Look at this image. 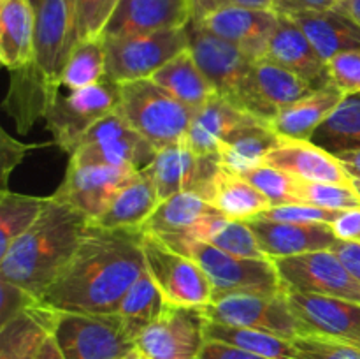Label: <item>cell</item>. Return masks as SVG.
<instances>
[{
	"label": "cell",
	"instance_id": "6da1fadb",
	"mask_svg": "<svg viewBox=\"0 0 360 359\" xmlns=\"http://www.w3.org/2000/svg\"><path fill=\"white\" fill-rule=\"evenodd\" d=\"M143 229L88 225L79 246L41 303L58 313H116L134 284L146 273Z\"/></svg>",
	"mask_w": 360,
	"mask_h": 359
},
{
	"label": "cell",
	"instance_id": "7a4b0ae2",
	"mask_svg": "<svg viewBox=\"0 0 360 359\" xmlns=\"http://www.w3.org/2000/svg\"><path fill=\"white\" fill-rule=\"evenodd\" d=\"M88 225L83 213L51 194L35 224L0 257V278L41 301L76 253Z\"/></svg>",
	"mask_w": 360,
	"mask_h": 359
},
{
	"label": "cell",
	"instance_id": "3957f363",
	"mask_svg": "<svg viewBox=\"0 0 360 359\" xmlns=\"http://www.w3.org/2000/svg\"><path fill=\"white\" fill-rule=\"evenodd\" d=\"M116 113L157 150L185 139L193 113L151 77L118 83Z\"/></svg>",
	"mask_w": 360,
	"mask_h": 359
},
{
	"label": "cell",
	"instance_id": "277c9868",
	"mask_svg": "<svg viewBox=\"0 0 360 359\" xmlns=\"http://www.w3.org/2000/svg\"><path fill=\"white\" fill-rule=\"evenodd\" d=\"M160 239L171 248L192 257L202 267L213 285L214 296L232 294V292H262V294L285 292L276 266L271 259H248V257L232 256L210 243L185 238V236H167Z\"/></svg>",
	"mask_w": 360,
	"mask_h": 359
},
{
	"label": "cell",
	"instance_id": "5b68a950",
	"mask_svg": "<svg viewBox=\"0 0 360 359\" xmlns=\"http://www.w3.org/2000/svg\"><path fill=\"white\" fill-rule=\"evenodd\" d=\"M60 84L55 101L46 113V127L53 136V144L72 153L88 130L116 111L118 83L105 76L101 83L79 90L62 92Z\"/></svg>",
	"mask_w": 360,
	"mask_h": 359
},
{
	"label": "cell",
	"instance_id": "8992f818",
	"mask_svg": "<svg viewBox=\"0 0 360 359\" xmlns=\"http://www.w3.org/2000/svg\"><path fill=\"white\" fill-rule=\"evenodd\" d=\"M105 70L115 83L148 80L169 60L188 49L186 27L129 37H104Z\"/></svg>",
	"mask_w": 360,
	"mask_h": 359
},
{
	"label": "cell",
	"instance_id": "52a82bcc",
	"mask_svg": "<svg viewBox=\"0 0 360 359\" xmlns=\"http://www.w3.org/2000/svg\"><path fill=\"white\" fill-rule=\"evenodd\" d=\"M143 248L146 270L164 296L165 305L204 308L213 301V285L192 257L171 248L150 232H144Z\"/></svg>",
	"mask_w": 360,
	"mask_h": 359
},
{
	"label": "cell",
	"instance_id": "ba28073f",
	"mask_svg": "<svg viewBox=\"0 0 360 359\" xmlns=\"http://www.w3.org/2000/svg\"><path fill=\"white\" fill-rule=\"evenodd\" d=\"M53 336L65 359H125L136 348L116 313H58Z\"/></svg>",
	"mask_w": 360,
	"mask_h": 359
},
{
	"label": "cell",
	"instance_id": "9c48e42d",
	"mask_svg": "<svg viewBox=\"0 0 360 359\" xmlns=\"http://www.w3.org/2000/svg\"><path fill=\"white\" fill-rule=\"evenodd\" d=\"M204 312L207 320L213 322L260 329L287 340L306 334L302 324L292 312L285 292H232L214 296L213 301L204 306Z\"/></svg>",
	"mask_w": 360,
	"mask_h": 359
},
{
	"label": "cell",
	"instance_id": "30bf717a",
	"mask_svg": "<svg viewBox=\"0 0 360 359\" xmlns=\"http://www.w3.org/2000/svg\"><path fill=\"white\" fill-rule=\"evenodd\" d=\"M157 148L134 130L116 111L95 123L70 153L69 162L143 171L157 157Z\"/></svg>",
	"mask_w": 360,
	"mask_h": 359
},
{
	"label": "cell",
	"instance_id": "8fae6325",
	"mask_svg": "<svg viewBox=\"0 0 360 359\" xmlns=\"http://www.w3.org/2000/svg\"><path fill=\"white\" fill-rule=\"evenodd\" d=\"M186 32L188 49L204 76L213 84L217 95L243 109L255 60L241 48L204 30L193 21L186 25Z\"/></svg>",
	"mask_w": 360,
	"mask_h": 359
},
{
	"label": "cell",
	"instance_id": "7c38bea8",
	"mask_svg": "<svg viewBox=\"0 0 360 359\" xmlns=\"http://www.w3.org/2000/svg\"><path fill=\"white\" fill-rule=\"evenodd\" d=\"M285 292L329 296L360 303V284L334 250L273 259Z\"/></svg>",
	"mask_w": 360,
	"mask_h": 359
},
{
	"label": "cell",
	"instance_id": "4fadbf2b",
	"mask_svg": "<svg viewBox=\"0 0 360 359\" xmlns=\"http://www.w3.org/2000/svg\"><path fill=\"white\" fill-rule=\"evenodd\" d=\"M207 317L199 306L165 305L137 336L136 347L151 359H197L206 336Z\"/></svg>",
	"mask_w": 360,
	"mask_h": 359
},
{
	"label": "cell",
	"instance_id": "5bb4252c",
	"mask_svg": "<svg viewBox=\"0 0 360 359\" xmlns=\"http://www.w3.org/2000/svg\"><path fill=\"white\" fill-rule=\"evenodd\" d=\"M220 169V155H197L185 141H179L158 150L146 172L160 201L179 192H195L207 201Z\"/></svg>",
	"mask_w": 360,
	"mask_h": 359
},
{
	"label": "cell",
	"instance_id": "9a60e30c",
	"mask_svg": "<svg viewBox=\"0 0 360 359\" xmlns=\"http://www.w3.org/2000/svg\"><path fill=\"white\" fill-rule=\"evenodd\" d=\"M35 7V60L39 69L58 81L76 44L74 0H32Z\"/></svg>",
	"mask_w": 360,
	"mask_h": 359
},
{
	"label": "cell",
	"instance_id": "2e32d148",
	"mask_svg": "<svg viewBox=\"0 0 360 359\" xmlns=\"http://www.w3.org/2000/svg\"><path fill=\"white\" fill-rule=\"evenodd\" d=\"M315 90L313 84L292 70L269 58H259L253 63L243 109L248 115L269 123L281 109L301 101Z\"/></svg>",
	"mask_w": 360,
	"mask_h": 359
},
{
	"label": "cell",
	"instance_id": "e0dca14e",
	"mask_svg": "<svg viewBox=\"0 0 360 359\" xmlns=\"http://www.w3.org/2000/svg\"><path fill=\"white\" fill-rule=\"evenodd\" d=\"M134 169L109 165H81L69 162L65 178L53 196L65 201L88 218V224L104 213L115 194L134 175Z\"/></svg>",
	"mask_w": 360,
	"mask_h": 359
},
{
	"label": "cell",
	"instance_id": "ac0fdd59",
	"mask_svg": "<svg viewBox=\"0 0 360 359\" xmlns=\"http://www.w3.org/2000/svg\"><path fill=\"white\" fill-rule=\"evenodd\" d=\"M285 294L306 334H319L360 347V303L299 292Z\"/></svg>",
	"mask_w": 360,
	"mask_h": 359
},
{
	"label": "cell",
	"instance_id": "d6986e66",
	"mask_svg": "<svg viewBox=\"0 0 360 359\" xmlns=\"http://www.w3.org/2000/svg\"><path fill=\"white\" fill-rule=\"evenodd\" d=\"M262 164L304 182L354 185V178L340 157L311 139L280 137L276 146L264 157Z\"/></svg>",
	"mask_w": 360,
	"mask_h": 359
},
{
	"label": "cell",
	"instance_id": "ffe728a7",
	"mask_svg": "<svg viewBox=\"0 0 360 359\" xmlns=\"http://www.w3.org/2000/svg\"><path fill=\"white\" fill-rule=\"evenodd\" d=\"M192 21L190 0H120L104 37H129L183 28Z\"/></svg>",
	"mask_w": 360,
	"mask_h": 359
},
{
	"label": "cell",
	"instance_id": "44dd1931",
	"mask_svg": "<svg viewBox=\"0 0 360 359\" xmlns=\"http://www.w3.org/2000/svg\"><path fill=\"white\" fill-rule=\"evenodd\" d=\"M278 18L280 16L274 11L231 7L214 11L193 23L236 44L253 60H259L266 56L267 44L278 25Z\"/></svg>",
	"mask_w": 360,
	"mask_h": 359
},
{
	"label": "cell",
	"instance_id": "7402d4cb",
	"mask_svg": "<svg viewBox=\"0 0 360 359\" xmlns=\"http://www.w3.org/2000/svg\"><path fill=\"white\" fill-rule=\"evenodd\" d=\"M271 260L301 256L316 250H333L340 238L333 224H290L252 218L246 220Z\"/></svg>",
	"mask_w": 360,
	"mask_h": 359
},
{
	"label": "cell",
	"instance_id": "603a6c76",
	"mask_svg": "<svg viewBox=\"0 0 360 359\" xmlns=\"http://www.w3.org/2000/svg\"><path fill=\"white\" fill-rule=\"evenodd\" d=\"M278 25L267 44L264 58L292 70L315 88L329 84L327 62L316 53L308 35L290 16L278 14Z\"/></svg>",
	"mask_w": 360,
	"mask_h": 359
},
{
	"label": "cell",
	"instance_id": "cb8c5ba5",
	"mask_svg": "<svg viewBox=\"0 0 360 359\" xmlns=\"http://www.w3.org/2000/svg\"><path fill=\"white\" fill-rule=\"evenodd\" d=\"M9 90L2 106L16 123L18 132L27 134L37 120L46 116L58 94L60 81L49 80L35 62L9 70Z\"/></svg>",
	"mask_w": 360,
	"mask_h": 359
},
{
	"label": "cell",
	"instance_id": "d4e9b609",
	"mask_svg": "<svg viewBox=\"0 0 360 359\" xmlns=\"http://www.w3.org/2000/svg\"><path fill=\"white\" fill-rule=\"evenodd\" d=\"M262 120L236 108L227 99L214 95L207 104L193 113L192 123L185 136V143L197 155L218 153V146L232 132Z\"/></svg>",
	"mask_w": 360,
	"mask_h": 359
},
{
	"label": "cell",
	"instance_id": "484cf974",
	"mask_svg": "<svg viewBox=\"0 0 360 359\" xmlns=\"http://www.w3.org/2000/svg\"><path fill=\"white\" fill-rule=\"evenodd\" d=\"M160 203L146 169L136 171L115 194L104 213L90 225L101 229H143Z\"/></svg>",
	"mask_w": 360,
	"mask_h": 359
},
{
	"label": "cell",
	"instance_id": "4316f807",
	"mask_svg": "<svg viewBox=\"0 0 360 359\" xmlns=\"http://www.w3.org/2000/svg\"><path fill=\"white\" fill-rule=\"evenodd\" d=\"M347 95L333 83L316 88L301 101L281 109L267 125L280 137L313 139L322 123L336 111Z\"/></svg>",
	"mask_w": 360,
	"mask_h": 359
},
{
	"label": "cell",
	"instance_id": "83f0119b",
	"mask_svg": "<svg viewBox=\"0 0 360 359\" xmlns=\"http://www.w3.org/2000/svg\"><path fill=\"white\" fill-rule=\"evenodd\" d=\"M58 312L37 301L0 326V359H35L55 329Z\"/></svg>",
	"mask_w": 360,
	"mask_h": 359
},
{
	"label": "cell",
	"instance_id": "f1b7e54d",
	"mask_svg": "<svg viewBox=\"0 0 360 359\" xmlns=\"http://www.w3.org/2000/svg\"><path fill=\"white\" fill-rule=\"evenodd\" d=\"M0 60L7 70L35 60V7L32 0H0Z\"/></svg>",
	"mask_w": 360,
	"mask_h": 359
},
{
	"label": "cell",
	"instance_id": "f546056e",
	"mask_svg": "<svg viewBox=\"0 0 360 359\" xmlns=\"http://www.w3.org/2000/svg\"><path fill=\"white\" fill-rule=\"evenodd\" d=\"M292 20L308 35L309 42L323 60L338 53L360 49V25L336 9L292 14Z\"/></svg>",
	"mask_w": 360,
	"mask_h": 359
},
{
	"label": "cell",
	"instance_id": "4dcf8cb0",
	"mask_svg": "<svg viewBox=\"0 0 360 359\" xmlns=\"http://www.w3.org/2000/svg\"><path fill=\"white\" fill-rule=\"evenodd\" d=\"M151 80L192 111L200 109L217 95L213 84L197 65L190 49H185L178 56L169 60L151 76Z\"/></svg>",
	"mask_w": 360,
	"mask_h": 359
},
{
	"label": "cell",
	"instance_id": "1f68e13d",
	"mask_svg": "<svg viewBox=\"0 0 360 359\" xmlns=\"http://www.w3.org/2000/svg\"><path fill=\"white\" fill-rule=\"evenodd\" d=\"M181 236L210 243L232 256L248 257V259H269L260 248L259 239L253 234L248 222L231 220L218 213L217 210L200 218L188 232Z\"/></svg>",
	"mask_w": 360,
	"mask_h": 359
},
{
	"label": "cell",
	"instance_id": "d6a6232c",
	"mask_svg": "<svg viewBox=\"0 0 360 359\" xmlns=\"http://www.w3.org/2000/svg\"><path fill=\"white\" fill-rule=\"evenodd\" d=\"M280 141L274 130L266 122H255L232 132L218 146L221 168L234 175L245 176L246 172L262 165L264 157Z\"/></svg>",
	"mask_w": 360,
	"mask_h": 359
},
{
	"label": "cell",
	"instance_id": "836d02e7",
	"mask_svg": "<svg viewBox=\"0 0 360 359\" xmlns=\"http://www.w3.org/2000/svg\"><path fill=\"white\" fill-rule=\"evenodd\" d=\"M207 203L231 220H250L271 208V201L245 176L221 168L214 178Z\"/></svg>",
	"mask_w": 360,
	"mask_h": 359
},
{
	"label": "cell",
	"instance_id": "e575fe53",
	"mask_svg": "<svg viewBox=\"0 0 360 359\" xmlns=\"http://www.w3.org/2000/svg\"><path fill=\"white\" fill-rule=\"evenodd\" d=\"M211 211H214V208L202 196L195 192H179L158 204L155 213L143 225V231L158 238L181 236Z\"/></svg>",
	"mask_w": 360,
	"mask_h": 359
},
{
	"label": "cell",
	"instance_id": "d590c367",
	"mask_svg": "<svg viewBox=\"0 0 360 359\" xmlns=\"http://www.w3.org/2000/svg\"><path fill=\"white\" fill-rule=\"evenodd\" d=\"M204 336L206 340L224 341V344H231L234 347L245 348V351L269 359H297L292 340L260 329L227 326V324L207 320L204 327Z\"/></svg>",
	"mask_w": 360,
	"mask_h": 359
},
{
	"label": "cell",
	"instance_id": "8d00e7d4",
	"mask_svg": "<svg viewBox=\"0 0 360 359\" xmlns=\"http://www.w3.org/2000/svg\"><path fill=\"white\" fill-rule=\"evenodd\" d=\"M164 308V296L146 270V273L130 287L125 298L122 299L116 315L120 317L129 336L136 341L137 336L160 315Z\"/></svg>",
	"mask_w": 360,
	"mask_h": 359
},
{
	"label": "cell",
	"instance_id": "74e56055",
	"mask_svg": "<svg viewBox=\"0 0 360 359\" xmlns=\"http://www.w3.org/2000/svg\"><path fill=\"white\" fill-rule=\"evenodd\" d=\"M311 141L334 155L360 150V94L347 95Z\"/></svg>",
	"mask_w": 360,
	"mask_h": 359
},
{
	"label": "cell",
	"instance_id": "f35d334b",
	"mask_svg": "<svg viewBox=\"0 0 360 359\" xmlns=\"http://www.w3.org/2000/svg\"><path fill=\"white\" fill-rule=\"evenodd\" d=\"M105 76L108 70H105L104 39L95 37L83 39L74 44L58 81L63 88L79 90L101 83Z\"/></svg>",
	"mask_w": 360,
	"mask_h": 359
},
{
	"label": "cell",
	"instance_id": "ab89813d",
	"mask_svg": "<svg viewBox=\"0 0 360 359\" xmlns=\"http://www.w3.org/2000/svg\"><path fill=\"white\" fill-rule=\"evenodd\" d=\"M48 203L49 197L11 192L9 189L0 192V257L35 224Z\"/></svg>",
	"mask_w": 360,
	"mask_h": 359
},
{
	"label": "cell",
	"instance_id": "60d3db41",
	"mask_svg": "<svg viewBox=\"0 0 360 359\" xmlns=\"http://www.w3.org/2000/svg\"><path fill=\"white\" fill-rule=\"evenodd\" d=\"M295 201L336 211L360 208V194L355 185H338V183L295 180Z\"/></svg>",
	"mask_w": 360,
	"mask_h": 359
},
{
	"label": "cell",
	"instance_id": "b9f144b4",
	"mask_svg": "<svg viewBox=\"0 0 360 359\" xmlns=\"http://www.w3.org/2000/svg\"><path fill=\"white\" fill-rule=\"evenodd\" d=\"M120 0H74L76 42L102 37Z\"/></svg>",
	"mask_w": 360,
	"mask_h": 359
},
{
	"label": "cell",
	"instance_id": "7bdbcfd3",
	"mask_svg": "<svg viewBox=\"0 0 360 359\" xmlns=\"http://www.w3.org/2000/svg\"><path fill=\"white\" fill-rule=\"evenodd\" d=\"M245 178L253 183L271 201L273 206L297 203L295 201V180L297 178L280 171V169L266 164L257 165L255 169L246 172Z\"/></svg>",
	"mask_w": 360,
	"mask_h": 359
},
{
	"label": "cell",
	"instance_id": "ee69618b",
	"mask_svg": "<svg viewBox=\"0 0 360 359\" xmlns=\"http://www.w3.org/2000/svg\"><path fill=\"white\" fill-rule=\"evenodd\" d=\"M340 215L341 211L326 210V208L313 206V204L288 203L267 208L266 211L253 218L269 222H290V224H333Z\"/></svg>",
	"mask_w": 360,
	"mask_h": 359
},
{
	"label": "cell",
	"instance_id": "f6af8a7d",
	"mask_svg": "<svg viewBox=\"0 0 360 359\" xmlns=\"http://www.w3.org/2000/svg\"><path fill=\"white\" fill-rule=\"evenodd\" d=\"M292 344L297 359H360V347L319 334H302Z\"/></svg>",
	"mask_w": 360,
	"mask_h": 359
},
{
	"label": "cell",
	"instance_id": "bcb514c9",
	"mask_svg": "<svg viewBox=\"0 0 360 359\" xmlns=\"http://www.w3.org/2000/svg\"><path fill=\"white\" fill-rule=\"evenodd\" d=\"M329 81L345 95L360 94V49L338 53L327 60Z\"/></svg>",
	"mask_w": 360,
	"mask_h": 359
},
{
	"label": "cell",
	"instance_id": "7dc6e473",
	"mask_svg": "<svg viewBox=\"0 0 360 359\" xmlns=\"http://www.w3.org/2000/svg\"><path fill=\"white\" fill-rule=\"evenodd\" d=\"M41 148V144L23 143L14 139L6 129L0 130V169H2V190H7L9 175L25 160L30 150Z\"/></svg>",
	"mask_w": 360,
	"mask_h": 359
},
{
	"label": "cell",
	"instance_id": "c3c4849f",
	"mask_svg": "<svg viewBox=\"0 0 360 359\" xmlns=\"http://www.w3.org/2000/svg\"><path fill=\"white\" fill-rule=\"evenodd\" d=\"M37 301L39 299L25 289L0 278V326Z\"/></svg>",
	"mask_w": 360,
	"mask_h": 359
},
{
	"label": "cell",
	"instance_id": "681fc988",
	"mask_svg": "<svg viewBox=\"0 0 360 359\" xmlns=\"http://www.w3.org/2000/svg\"><path fill=\"white\" fill-rule=\"evenodd\" d=\"M192 4V21L200 20L214 11L246 7V9L274 11V0H190Z\"/></svg>",
	"mask_w": 360,
	"mask_h": 359
},
{
	"label": "cell",
	"instance_id": "f907efd6",
	"mask_svg": "<svg viewBox=\"0 0 360 359\" xmlns=\"http://www.w3.org/2000/svg\"><path fill=\"white\" fill-rule=\"evenodd\" d=\"M197 359H269L217 340H206Z\"/></svg>",
	"mask_w": 360,
	"mask_h": 359
},
{
	"label": "cell",
	"instance_id": "816d5d0a",
	"mask_svg": "<svg viewBox=\"0 0 360 359\" xmlns=\"http://www.w3.org/2000/svg\"><path fill=\"white\" fill-rule=\"evenodd\" d=\"M341 0H274V13L292 16L297 13L309 11H329L340 4Z\"/></svg>",
	"mask_w": 360,
	"mask_h": 359
},
{
	"label": "cell",
	"instance_id": "f5cc1de1",
	"mask_svg": "<svg viewBox=\"0 0 360 359\" xmlns=\"http://www.w3.org/2000/svg\"><path fill=\"white\" fill-rule=\"evenodd\" d=\"M333 229L343 241L360 243V208L341 211L340 217L333 222Z\"/></svg>",
	"mask_w": 360,
	"mask_h": 359
},
{
	"label": "cell",
	"instance_id": "db71d44e",
	"mask_svg": "<svg viewBox=\"0 0 360 359\" xmlns=\"http://www.w3.org/2000/svg\"><path fill=\"white\" fill-rule=\"evenodd\" d=\"M334 252L338 253L341 260H343L345 266L348 267L352 275H354L355 280L360 284V243H354V241H340L334 245Z\"/></svg>",
	"mask_w": 360,
	"mask_h": 359
},
{
	"label": "cell",
	"instance_id": "11a10c76",
	"mask_svg": "<svg viewBox=\"0 0 360 359\" xmlns=\"http://www.w3.org/2000/svg\"><path fill=\"white\" fill-rule=\"evenodd\" d=\"M338 157L343 162V165L350 172L352 178L360 180V150L343 151V153H338Z\"/></svg>",
	"mask_w": 360,
	"mask_h": 359
},
{
	"label": "cell",
	"instance_id": "9f6ffc18",
	"mask_svg": "<svg viewBox=\"0 0 360 359\" xmlns=\"http://www.w3.org/2000/svg\"><path fill=\"white\" fill-rule=\"evenodd\" d=\"M35 359H65V358H63V354H62V351H60L58 344H56L55 336L51 334V336H49L48 340L42 344L41 351H39L37 358Z\"/></svg>",
	"mask_w": 360,
	"mask_h": 359
},
{
	"label": "cell",
	"instance_id": "6f0895ef",
	"mask_svg": "<svg viewBox=\"0 0 360 359\" xmlns=\"http://www.w3.org/2000/svg\"><path fill=\"white\" fill-rule=\"evenodd\" d=\"M334 9L340 11V13H345L360 25V0H341Z\"/></svg>",
	"mask_w": 360,
	"mask_h": 359
},
{
	"label": "cell",
	"instance_id": "680465c9",
	"mask_svg": "<svg viewBox=\"0 0 360 359\" xmlns=\"http://www.w3.org/2000/svg\"><path fill=\"white\" fill-rule=\"evenodd\" d=\"M125 359H151V358H148V355L146 354H144V352L143 351H139V348H134V351L132 352H130V354L129 355H127V358Z\"/></svg>",
	"mask_w": 360,
	"mask_h": 359
},
{
	"label": "cell",
	"instance_id": "91938a15",
	"mask_svg": "<svg viewBox=\"0 0 360 359\" xmlns=\"http://www.w3.org/2000/svg\"><path fill=\"white\" fill-rule=\"evenodd\" d=\"M354 185H355V189H357V192L360 194V180H354Z\"/></svg>",
	"mask_w": 360,
	"mask_h": 359
}]
</instances>
